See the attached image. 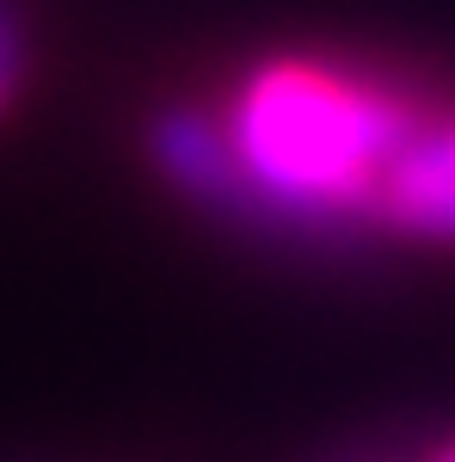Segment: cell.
Returning a JSON list of instances; mask_svg holds the SVG:
<instances>
[{
  "label": "cell",
  "instance_id": "obj_1",
  "mask_svg": "<svg viewBox=\"0 0 455 462\" xmlns=\"http://www.w3.org/2000/svg\"><path fill=\"white\" fill-rule=\"evenodd\" d=\"M419 130V111L394 93L320 69H265L222 136L259 198V228L339 241L382 210V179Z\"/></svg>",
  "mask_w": 455,
  "mask_h": 462
},
{
  "label": "cell",
  "instance_id": "obj_2",
  "mask_svg": "<svg viewBox=\"0 0 455 462\" xmlns=\"http://www.w3.org/2000/svg\"><path fill=\"white\" fill-rule=\"evenodd\" d=\"M148 154H154V167L173 179L185 198H197L204 210L228 216L241 228H259V198H252V185H246L222 124H210L204 111H191V106L160 111L148 124Z\"/></svg>",
  "mask_w": 455,
  "mask_h": 462
},
{
  "label": "cell",
  "instance_id": "obj_3",
  "mask_svg": "<svg viewBox=\"0 0 455 462\" xmlns=\"http://www.w3.org/2000/svg\"><path fill=\"white\" fill-rule=\"evenodd\" d=\"M437 185H455V124H424L419 136L406 143V154L387 167L382 198L387 191H437Z\"/></svg>",
  "mask_w": 455,
  "mask_h": 462
},
{
  "label": "cell",
  "instance_id": "obj_4",
  "mask_svg": "<svg viewBox=\"0 0 455 462\" xmlns=\"http://www.w3.org/2000/svg\"><path fill=\"white\" fill-rule=\"evenodd\" d=\"M382 222H394L413 241H455V185H437V191H387Z\"/></svg>",
  "mask_w": 455,
  "mask_h": 462
},
{
  "label": "cell",
  "instance_id": "obj_5",
  "mask_svg": "<svg viewBox=\"0 0 455 462\" xmlns=\"http://www.w3.org/2000/svg\"><path fill=\"white\" fill-rule=\"evenodd\" d=\"M19 80H25V25H19V6L0 0V111L13 106Z\"/></svg>",
  "mask_w": 455,
  "mask_h": 462
},
{
  "label": "cell",
  "instance_id": "obj_6",
  "mask_svg": "<svg viewBox=\"0 0 455 462\" xmlns=\"http://www.w3.org/2000/svg\"><path fill=\"white\" fill-rule=\"evenodd\" d=\"M437 462H455V444H450V450H443V457H437Z\"/></svg>",
  "mask_w": 455,
  "mask_h": 462
}]
</instances>
